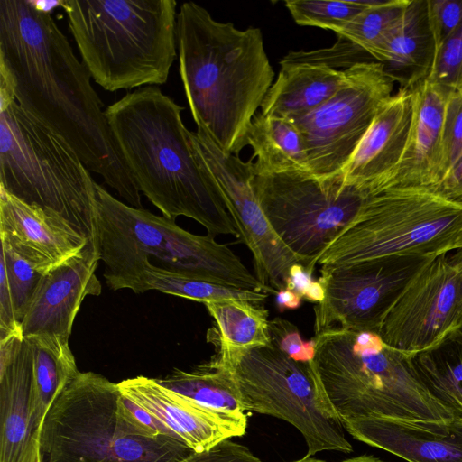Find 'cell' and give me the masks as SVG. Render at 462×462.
<instances>
[{
  "label": "cell",
  "mask_w": 462,
  "mask_h": 462,
  "mask_svg": "<svg viewBox=\"0 0 462 462\" xmlns=\"http://www.w3.org/2000/svg\"><path fill=\"white\" fill-rule=\"evenodd\" d=\"M373 1L288 0L284 5L297 24L316 26L336 33Z\"/></svg>",
  "instance_id": "32"
},
{
  "label": "cell",
  "mask_w": 462,
  "mask_h": 462,
  "mask_svg": "<svg viewBox=\"0 0 462 462\" xmlns=\"http://www.w3.org/2000/svg\"><path fill=\"white\" fill-rule=\"evenodd\" d=\"M346 80V69L310 63L282 65L260 113L296 120L324 104Z\"/></svg>",
  "instance_id": "25"
},
{
  "label": "cell",
  "mask_w": 462,
  "mask_h": 462,
  "mask_svg": "<svg viewBox=\"0 0 462 462\" xmlns=\"http://www.w3.org/2000/svg\"><path fill=\"white\" fill-rule=\"evenodd\" d=\"M414 114L413 90H399L383 105L339 172L369 194L387 187L405 152Z\"/></svg>",
  "instance_id": "18"
},
{
  "label": "cell",
  "mask_w": 462,
  "mask_h": 462,
  "mask_svg": "<svg viewBox=\"0 0 462 462\" xmlns=\"http://www.w3.org/2000/svg\"><path fill=\"white\" fill-rule=\"evenodd\" d=\"M183 109L158 87L147 86L127 93L105 114L140 192L163 217L192 218L212 237H238L217 183L194 150Z\"/></svg>",
  "instance_id": "2"
},
{
  "label": "cell",
  "mask_w": 462,
  "mask_h": 462,
  "mask_svg": "<svg viewBox=\"0 0 462 462\" xmlns=\"http://www.w3.org/2000/svg\"><path fill=\"white\" fill-rule=\"evenodd\" d=\"M134 293L156 290L194 301L205 302L223 300H242L254 303L263 302L269 293L241 290L213 283L161 268L147 261L133 282Z\"/></svg>",
  "instance_id": "30"
},
{
  "label": "cell",
  "mask_w": 462,
  "mask_h": 462,
  "mask_svg": "<svg viewBox=\"0 0 462 462\" xmlns=\"http://www.w3.org/2000/svg\"><path fill=\"white\" fill-rule=\"evenodd\" d=\"M82 63L106 91L163 85L177 57L174 0H63Z\"/></svg>",
  "instance_id": "6"
},
{
  "label": "cell",
  "mask_w": 462,
  "mask_h": 462,
  "mask_svg": "<svg viewBox=\"0 0 462 462\" xmlns=\"http://www.w3.org/2000/svg\"><path fill=\"white\" fill-rule=\"evenodd\" d=\"M257 303L242 300L205 302L217 328L208 337L234 347H252L271 343L269 312Z\"/></svg>",
  "instance_id": "31"
},
{
  "label": "cell",
  "mask_w": 462,
  "mask_h": 462,
  "mask_svg": "<svg viewBox=\"0 0 462 462\" xmlns=\"http://www.w3.org/2000/svg\"><path fill=\"white\" fill-rule=\"evenodd\" d=\"M178 462H263L246 447L226 439L210 450L193 452Z\"/></svg>",
  "instance_id": "39"
},
{
  "label": "cell",
  "mask_w": 462,
  "mask_h": 462,
  "mask_svg": "<svg viewBox=\"0 0 462 462\" xmlns=\"http://www.w3.org/2000/svg\"><path fill=\"white\" fill-rule=\"evenodd\" d=\"M442 152L446 176L462 158L461 93H450L446 103L442 132Z\"/></svg>",
  "instance_id": "35"
},
{
  "label": "cell",
  "mask_w": 462,
  "mask_h": 462,
  "mask_svg": "<svg viewBox=\"0 0 462 462\" xmlns=\"http://www.w3.org/2000/svg\"><path fill=\"white\" fill-rule=\"evenodd\" d=\"M0 239L42 275L77 254L88 240L55 213L2 189Z\"/></svg>",
  "instance_id": "19"
},
{
  "label": "cell",
  "mask_w": 462,
  "mask_h": 462,
  "mask_svg": "<svg viewBox=\"0 0 462 462\" xmlns=\"http://www.w3.org/2000/svg\"><path fill=\"white\" fill-rule=\"evenodd\" d=\"M190 132L194 150L217 183L238 232L251 251L255 276L276 291L285 289L291 265L300 263L282 243L268 222L252 186L253 160L225 152L200 121Z\"/></svg>",
  "instance_id": "14"
},
{
  "label": "cell",
  "mask_w": 462,
  "mask_h": 462,
  "mask_svg": "<svg viewBox=\"0 0 462 462\" xmlns=\"http://www.w3.org/2000/svg\"><path fill=\"white\" fill-rule=\"evenodd\" d=\"M312 275L302 263H295L290 268L285 288L298 293L302 300L319 303L325 299V290Z\"/></svg>",
  "instance_id": "40"
},
{
  "label": "cell",
  "mask_w": 462,
  "mask_h": 462,
  "mask_svg": "<svg viewBox=\"0 0 462 462\" xmlns=\"http://www.w3.org/2000/svg\"><path fill=\"white\" fill-rule=\"evenodd\" d=\"M208 341L232 372L245 411L270 415L294 426L307 443V457L325 450H353L311 362L293 360L272 341L252 347H234L208 337Z\"/></svg>",
  "instance_id": "10"
},
{
  "label": "cell",
  "mask_w": 462,
  "mask_h": 462,
  "mask_svg": "<svg viewBox=\"0 0 462 462\" xmlns=\"http://www.w3.org/2000/svg\"><path fill=\"white\" fill-rule=\"evenodd\" d=\"M435 256L389 255L321 265L325 299L314 307L318 334L329 328L380 329L419 271Z\"/></svg>",
  "instance_id": "13"
},
{
  "label": "cell",
  "mask_w": 462,
  "mask_h": 462,
  "mask_svg": "<svg viewBox=\"0 0 462 462\" xmlns=\"http://www.w3.org/2000/svg\"><path fill=\"white\" fill-rule=\"evenodd\" d=\"M97 230L104 277L113 291L131 288L143 264L241 290L277 294L225 244L192 234L175 220L132 207L96 183Z\"/></svg>",
  "instance_id": "4"
},
{
  "label": "cell",
  "mask_w": 462,
  "mask_h": 462,
  "mask_svg": "<svg viewBox=\"0 0 462 462\" xmlns=\"http://www.w3.org/2000/svg\"><path fill=\"white\" fill-rule=\"evenodd\" d=\"M301 300L302 298L298 293L286 288L278 291L276 294V304L281 312L298 309L301 305Z\"/></svg>",
  "instance_id": "42"
},
{
  "label": "cell",
  "mask_w": 462,
  "mask_h": 462,
  "mask_svg": "<svg viewBox=\"0 0 462 462\" xmlns=\"http://www.w3.org/2000/svg\"><path fill=\"white\" fill-rule=\"evenodd\" d=\"M246 143L253 149L252 160L256 158L252 163L255 174L310 172L303 136L291 120L259 112L249 126Z\"/></svg>",
  "instance_id": "26"
},
{
  "label": "cell",
  "mask_w": 462,
  "mask_h": 462,
  "mask_svg": "<svg viewBox=\"0 0 462 462\" xmlns=\"http://www.w3.org/2000/svg\"><path fill=\"white\" fill-rule=\"evenodd\" d=\"M22 462H39L38 442L32 447Z\"/></svg>",
  "instance_id": "44"
},
{
  "label": "cell",
  "mask_w": 462,
  "mask_h": 462,
  "mask_svg": "<svg viewBox=\"0 0 462 462\" xmlns=\"http://www.w3.org/2000/svg\"><path fill=\"white\" fill-rule=\"evenodd\" d=\"M157 380L163 386L207 408L221 412H245L236 379L217 355L191 371L175 369Z\"/></svg>",
  "instance_id": "29"
},
{
  "label": "cell",
  "mask_w": 462,
  "mask_h": 462,
  "mask_svg": "<svg viewBox=\"0 0 462 462\" xmlns=\"http://www.w3.org/2000/svg\"><path fill=\"white\" fill-rule=\"evenodd\" d=\"M271 341L297 362L310 364L316 352L314 338L304 341L298 328L287 319L276 317L269 320Z\"/></svg>",
  "instance_id": "36"
},
{
  "label": "cell",
  "mask_w": 462,
  "mask_h": 462,
  "mask_svg": "<svg viewBox=\"0 0 462 462\" xmlns=\"http://www.w3.org/2000/svg\"><path fill=\"white\" fill-rule=\"evenodd\" d=\"M410 0H374L342 30L328 47L313 50L310 60L332 69H349L356 64L375 61V50L399 25Z\"/></svg>",
  "instance_id": "24"
},
{
  "label": "cell",
  "mask_w": 462,
  "mask_h": 462,
  "mask_svg": "<svg viewBox=\"0 0 462 462\" xmlns=\"http://www.w3.org/2000/svg\"><path fill=\"white\" fill-rule=\"evenodd\" d=\"M36 442L32 347L20 331L0 338V462H22Z\"/></svg>",
  "instance_id": "21"
},
{
  "label": "cell",
  "mask_w": 462,
  "mask_h": 462,
  "mask_svg": "<svg viewBox=\"0 0 462 462\" xmlns=\"http://www.w3.org/2000/svg\"><path fill=\"white\" fill-rule=\"evenodd\" d=\"M313 338L316 352L311 365L341 420L461 418L429 393L411 356L387 345L378 333L329 328Z\"/></svg>",
  "instance_id": "5"
},
{
  "label": "cell",
  "mask_w": 462,
  "mask_h": 462,
  "mask_svg": "<svg viewBox=\"0 0 462 462\" xmlns=\"http://www.w3.org/2000/svg\"><path fill=\"white\" fill-rule=\"evenodd\" d=\"M411 358L429 393L462 417V327Z\"/></svg>",
  "instance_id": "28"
},
{
  "label": "cell",
  "mask_w": 462,
  "mask_h": 462,
  "mask_svg": "<svg viewBox=\"0 0 462 462\" xmlns=\"http://www.w3.org/2000/svg\"><path fill=\"white\" fill-rule=\"evenodd\" d=\"M252 186L274 232L311 273L319 255L369 196L345 183L340 174L319 178L306 171L254 172Z\"/></svg>",
  "instance_id": "11"
},
{
  "label": "cell",
  "mask_w": 462,
  "mask_h": 462,
  "mask_svg": "<svg viewBox=\"0 0 462 462\" xmlns=\"http://www.w3.org/2000/svg\"><path fill=\"white\" fill-rule=\"evenodd\" d=\"M427 81L448 93L462 94V25L437 47Z\"/></svg>",
  "instance_id": "34"
},
{
  "label": "cell",
  "mask_w": 462,
  "mask_h": 462,
  "mask_svg": "<svg viewBox=\"0 0 462 462\" xmlns=\"http://www.w3.org/2000/svg\"><path fill=\"white\" fill-rule=\"evenodd\" d=\"M118 411L134 433L138 437L146 439L167 437L180 440L153 415L123 393L118 401Z\"/></svg>",
  "instance_id": "37"
},
{
  "label": "cell",
  "mask_w": 462,
  "mask_h": 462,
  "mask_svg": "<svg viewBox=\"0 0 462 462\" xmlns=\"http://www.w3.org/2000/svg\"><path fill=\"white\" fill-rule=\"evenodd\" d=\"M459 248H462V238H461V241H460V244H459Z\"/></svg>",
  "instance_id": "46"
},
{
  "label": "cell",
  "mask_w": 462,
  "mask_h": 462,
  "mask_svg": "<svg viewBox=\"0 0 462 462\" xmlns=\"http://www.w3.org/2000/svg\"><path fill=\"white\" fill-rule=\"evenodd\" d=\"M347 80L319 107L293 120L301 133L310 172L319 178L339 174L373 120L393 97L395 82L378 61L346 69Z\"/></svg>",
  "instance_id": "12"
},
{
  "label": "cell",
  "mask_w": 462,
  "mask_h": 462,
  "mask_svg": "<svg viewBox=\"0 0 462 462\" xmlns=\"http://www.w3.org/2000/svg\"><path fill=\"white\" fill-rule=\"evenodd\" d=\"M342 422L357 440L408 462H462V417L440 421L360 417Z\"/></svg>",
  "instance_id": "20"
},
{
  "label": "cell",
  "mask_w": 462,
  "mask_h": 462,
  "mask_svg": "<svg viewBox=\"0 0 462 462\" xmlns=\"http://www.w3.org/2000/svg\"><path fill=\"white\" fill-rule=\"evenodd\" d=\"M96 183L62 136L16 101L0 109V189L97 241Z\"/></svg>",
  "instance_id": "7"
},
{
  "label": "cell",
  "mask_w": 462,
  "mask_h": 462,
  "mask_svg": "<svg viewBox=\"0 0 462 462\" xmlns=\"http://www.w3.org/2000/svg\"><path fill=\"white\" fill-rule=\"evenodd\" d=\"M294 462H326V461L304 457L302 459H300V460H297Z\"/></svg>",
  "instance_id": "45"
},
{
  "label": "cell",
  "mask_w": 462,
  "mask_h": 462,
  "mask_svg": "<svg viewBox=\"0 0 462 462\" xmlns=\"http://www.w3.org/2000/svg\"><path fill=\"white\" fill-rule=\"evenodd\" d=\"M43 7L35 1H0V82L23 110L62 136L89 171L142 208L91 77Z\"/></svg>",
  "instance_id": "1"
},
{
  "label": "cell",
  "mask_w": 462,
  "mask_h": 462,
  "mask_svg": "<svg viewBox=\"0 0 462 462\" xmlns=\"http://www.w3.org/2000/svg\"><path fill=\"white\" fill-rule=\"evenodd\" d=\"M176 37L179 72L194 122H202L225 152L238 155L273 83L261 30L237 29L185 2L177 14Z\"/></svg>",
  "instance_id": "3"
},
{
  "label": "cell",
  "mask_w": 462,
  "mask_h": 462,
  "mask_svg": "<svg viewBox=\"0 0 462 462\" xmlns=\"http://www.w3.org/2000/svg\"><path fill=\"white\" fill-rule=\"evenodd\" d=\"M121 395L117 383L79 372L44 418L39 462H178L194 452L176 439L136 436L118 411Z\"/></svg>",
  "instance_id": "8"
},
{
  "label": "cell",
  "mask_w": 462,
  "mask_h": 462,
  "mask_svg": "<svg viewBox=\"0 0 462 462\" xmlns=\"http://www.w3.org/2000/svg\"><path fill=\"white\" fill-rule=\"evenodd\" d=\"M98 243L88 239L74 256L42 275L21 323L23 337H54L69 342L84 299L101 294L96 271Z\"/></svg>",
  "instance_id": "16"
},
{
  "label": "cell",
  "mask_w": 462,
  "mask_h": 462,
  "mask_svg": "<svg viewBox=\"0 0 462 462\" xmlns=\"http://www.w3.org/2000/svg\"><path fill=\"white\" fill-rule=\"evenodd\" d=\"M121 393L170 429L196 453L245 434L244 413L217 411L199 404L161 384L157 379L136 376L117 383Z\"/></svg>",
  "instance_id": "17"
},
{
  "label": "cell",
  "mask_w": 462,
  "mask_h": 462,
  "mask_svg": "<svg viewBox=\"0 0 462 462\" xmlns=\"http://www.w3.org/2000/svg\"><path fill=\"white\" fill-rule=\"evenodd\" d=\"M413 93L414 114L408 143L385 189L398 187L435 189L445 176L442 132L450 93L427 80L413 89Z\"/></svg>",
  "instance_id": "22"
},
{
  "label": "cell",
  "mask_w": 462,
  "mask_h": 462,
  "mask_svg": "<svg viewBox=\"0 0 462 462\" xmlns=\"http://www.w3.org/2000/svg\"><path fill=\"white\" fill-rule=\"evenodd\" d=\"M33 355V427L37 437L52 403L78 375L68 341L54 337H25Z\"/></svg>",
  "instance_id": "27"
},
{
  "label": "cell",
  "mask_w": 462,
  "mask_h": 462,
  "mask_svg": "<svg viewBox=\"0 0 462 462\" xmlns=\"http://www.w3.org/2000/svg\"><path fill=\"white\" fill-rule=\"evenodd\" d=\"M437 47L462 25V0H427Z\"/></svg>",
  "instance_id": "38"
},
{
  "label": "cell",
  "mask_w": 462,
  "mask_h": 462,
  "mask_svg": "<svg viewBox=\"0 0 462 462\" xmlns=\"http://www.w3.org/2000/svg\"><path fill=\"white\" fill-rule=\"evenodd\" d=\"M435 189L445 198L462 203V158L447 173Z\"/></svg>",
  "instance_id": "41"
},
{
  "label": "cell",
  "mask_w": 462,
  "mask_h": 462,
  "mask_svg": "<svg viewBox=\"0 0 462 462\" xmlns=\"http://www.w3.org/2000/svg\"><path fill=\"white\" fill-rule=\"evenodd\" d=\"M341 462H386L376 457L370 455H363L356 457H352L346 460H343Z\"/></svg>",
  "instance_id": "43"
},
{
  "label": "cell",
  "mask_w": 462,
  "mask_h": 462,
  "mask_svg": "<svg viewBox=\"0 0 462 462\" xmlns=\"http://www.w3.org/2000/svg\"><path fill=\"white\" fill-rule=\"evenodd\" d=\"M462 327V248L428 262L386 317L379 335L412 356Z\"/></svg>",
  "instance_id": "15"
},
{
  "label": "cell",
  "mask_w": 462,
  "mask_h": 462,
  "mask_svg": "<svg viewBox=\"0 0 462 462\" xmlns=\"http://www.w3.org/2000/svg\"><path fill=\"white\" fill-rule=\"evenodd\" d=\"M461 238L462 203L434 189L392 188L369 194L317 264L389 255L437 256L459 248Z\"/></svg>",
  "instance_id": "9"
},
{
  "label": "cell",
  "mask_w": 462,
  "mask_h": 462,
  "mask_svg": "<svg viewBox=\"0 0 462 462\" xmlns=\"http://www.w3.org/2000/svg\"><path fill=\"white\" fill-rule=\"evenodd\" d=\"M0 263L6 273L15 318L21 325L42 274L3 240Z\"/></svg>",
  "instance_id": "33"
},
{
  "label": "cell",
  "mask_w": 462,
  "mask_h": 462,
  "mask_svg": "<svg viewBox=\"0 0 462 462\" xmlns=\"http://www.w3.org/2000/svg\"><path fill=\"white\" fill-rule=\"evenodd\" d=\"M436 51L427 0H410L402 20L373 58L383 65L399 90H413L428 79Z\"/></svg>",
  "instance_id": "23"
}]
</instances>
